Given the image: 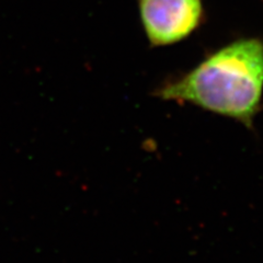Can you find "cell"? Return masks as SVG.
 <instances>
[{
	"label": "cell",
	"instance_id": "2",
	"mask_svg": "<svg viewBox=\"0 0 263 263\" xmlns=\"http://www.w3.org/2000/svg\"><path fill=\"white\" fill-rule=\"evenodd\" d=\"M146 36L153 46L180 42L202 22V0H138Z\"/></svg>",
	"mask_w": 263,
	"mask_h": 263
},
{
	"label": "cell",
	"instance_id": "1",
	"mask_svg": "<svg viewBox=\"0 0 263 263\" xmlns=\"http://www.w3.org/2000/svg\"><path fill=\"white\" fill-rule=\"evenodd\" d=\"M166 101L189 103L251 128L263 96V41H235L156 91Z\"/></svg>",
	"mask_w": 263,
	"mask_h": 263
}]
</instances>
